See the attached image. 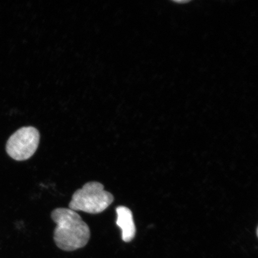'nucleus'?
Segmentation results:
<instances>
[{"label": "nucleus", "mask_w": 258, "mask_h": 258, "mask_svg": "<svg viewBox=\"0 0 258 258\" xmlns=\"http://www.w3.org/2000/svg\"><path fill=\"white\" fill-rule=\"evenodd\" d=\"M117 219V225L122 231V240L130 242L134 239L136 234V227L134 221L133 214L130 209L125 206H118L116 209Z\"/></svg>", "instance_id": "20e7f679"}, {"label": "nucleus", "mask_w": 258, "mask_h": 258, "mask_svg": "<svg viewBox=\"0 0 258 258\" xmlns=\"http://www.w3.org/2000/svg\"><path fill=\"white\" fill-rule=\"evenodd\" d=\"M114 196L98 182L86 183L74 192L69 207L74 211L98 214L105 211L114 201Z\"/></svg>", "instance_id": "f03ea898"}, {"label": "nucleus", "mask_w": 258, "mask_h": 258, "mask_svg": "<svg viewBox=\"0 0 258 258\" xmlns=\"http://www.w3.org/2000/svg\"><path fill=\"white\" fill-rule=\"evenodd\" d=\"M51 217L56 224L54 240L60 249L76 250L88 244L90 237V228L76 211L57 208L51 213Z\"/></svg>", "instance_id": "f257e3e1"}, {"label": "nucleus", "mask_w": 258, "mask_h": 258, "mask_svg": "<svg viewBox=\"0 0 258 258\" xmlns=\"http://www.w3.org/2000/svg\"><path fill=\"white\" fill-rule=\"evenodd\" d=\"M40 138L39 132L34 127L19 128L9 138L6 144V151L13 159L27 160L36 152Z\"/></svg>", "instance_id": "7ed1b4c3"}]
</instances>
